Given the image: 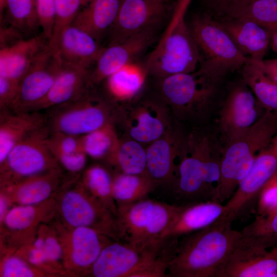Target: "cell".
Returning a JSON list of instances; mask_svg holds the SVG:
<instances>
[{"instance_id":"obj_1","label":"cell","mask_w":277,"mask_h":277,"mask_svg":"<svg viewBox=\"0 0 277 277\" xmlns=\"http://www.w3.org/2000/svg\"><path fill=\"white\" fill-rule=\"evenodd\" d=\"M223 216L212 224L180 237L168 277H220L242 237Z\"/></svg>"},{"instance_id":"obj_2","label":"cell","mask_w":277,"mask_h":277,"mask_svg":"<svg viewBox=\"0 0 277 277\" xmlns=\"http://www.w3.org/2000/svg\"><path fill=\"white\" fill-rule=\"evenodd\" d=\"M221 155L208 135L193 131L183 136L176 160L173 190L182 205L216 202Z\"/></svg>"},{"instance_id":"obj_3","label":"cell","mask_w":277,"mask_h":277,"mask_svg":"<svg viewBox=\"0 0 277 277\" xmlns=\"http://www.w3.org/2000/svg\"><path fill=\"white\" fill-rule=\"evenodd\" d=\"M277 132V111L266 110L243 135L227 143L221 153L216 202L223 204L234 194L259 152Z\"/></svg>"},{"instance_id":"obj_4","label":"cell","mask_w":277,"mask_h":277,"mask_svg":"<svg viewBox=\"0 0 277 277\" xmlns=\"http://www.w3.org/2000/svg\"><path fill=\"white\" fill-rule=\"evenodd\" d=\"M159 97L180 120H199L208 113L220 83L203 67L159 79Z\"/></svg>"},{"instance_id":"obj_5","label":"cell","mask_w":277,"mask_h":277,"mask_svg":"<svg viewBox=\"0 0 277 277\" xmlns=\"http://www.w3.org/2000/svg\"><path fill=\"white\" fill-rule=\"evenodd\" d=\"M165 242L159 240L143 247L127 242L106 245L93 264L96 277H155L166 267Z\"/></svg>"},{"instance_id":"obj_6","label":"cell","mask_w":277,"mask_h":277,"mask_svg":"<svg viewBox=\"0 0 277 277\" xmlns=\"http://www.w3.org/2000/svg\"><path fill=\"white\" fill-rule=\"evenodd\" d=\"M183 208L146 198L118 205L117 218L123 240L138 247L159 240Z\"/></svg>"},{"instance_id":"obj_7","label":"cell","mask_w":277,"mask_h":277,"mask_svg":"<svg viewBox=\"0 0 277 277\" xmlns=\"http://www.w3.org/2000/svg\"><path fill=\"white\" fill-rule=\"evenodd\" d=\"M189 27L201 54L200 65L220 82L231 72L241 70L248 60L208 13L194 16Z\"/></svg>"},{"instance_id":"obj_8","label":"cell","mask_w":277,"mask_h":277,"mask_svg":"<svg viewBox=\"0 0 277 277\" xmlns=\"http://www.w3.org/2000/svg\"><path fill=\"white\" fill-rule=\"evenodd\" d=\"M47 116L51 132L81 136L116 121L118 106L87 92L70 102L52 108Z\"/></svg>"},{"instance_id":"obj_9","label":"cell","mask_w":277,"mask_h":277,"mask_svg":"<svg viewBox=\"0 0 277 277\" xmlns=\"http://www.w3.org/2000/svg\"><path fill=\"white\" fill-rule=\"evenodd\" d=\"M199 49L185 18L165 32L151 52L146 66L158 79L196 71L201 63Z\"/></svg>"},{"instance_id":"obj_10","label":"cell","mask_w":277,"mask_h":277,"mask_svg":"<svg viewBox=\"0 0 277 277\" xmlns=\"http://www.w3.org/2000/svg\"><path fill=\"white\" fill-rule=\"evenodd\" d=\"M277 179V132L259 152L248 173L224 205V214L232 223L249 218L257 208L265 189Z\"/></svg>"},{"instance_id":"obj_11","label":"cell","mask_w":277,"mask_h":277,"mask_svg":"<svg viewBox=\"0 0 277 277\" xmlns=\"http://www.w3.org/2000/svg\"><path fill=\"white\" fill-rule=\"evenodd\" d=\"M171 115L168 106L159 97L118 106L116 121L121 123L126 136L149 145L172 127Z\"/></svg>"},{"instance_id":"obj_12","label":"cell","mask_w":277,"mask_h":277,"mask_svg":"<svg viewBox=\"0 0 277 277\" xmlns=\"http://www.w3.org/2000/svg\"><path fill=\"white\" fill-rule=\"evenodd\" d=\"M171 0H122L116 21L109 32L108 44L154 31L173 12Z\"/></svg>"},{"instance_id":"obj_13","label":"cell","mask_w":277,"mask_h":277,"mask_svg":"<svg viewBox=\"0 0 277 277\" xmlns=\"http://www.w3.org/2000/svg\"><path fill=\"white\" fill-rule=\"evenodd\" d=\"M242 80L228 90L220 109L218 126L227 143L245 133L266 112Z\"/></svg>"},{"instance_id":"obj_14","label":"cell","mask_w":277,"mask_h":277,"mask_svg":"<svg viewBox=\"0 0 277 277\" xmlns=\"http://www.w3.org/2000/svg\"><path fill=\"white\" fill-rule=\"evenodd\" d=\"M62 65L48 44L21 79L17 96L9 110L17 112L34 111L50 91Z\"/></svg>"},{"instance_id":"obj_15","label":"cell","mask_w":277,"mask_h":277,"mask_svg":"<svg viewBox=\"0 0 277 277\" xmlns=\"http://www.w3.org/2000/svg\"><path fill=\"white\" fill-rule=\"evenodd\" d=\"M50 132L47 125L32 132L11 149L1 164L20 177H30L48 169L56 161L47 143Z\"/></svg>"},{"instance_id":"obj_16","label":"cell","mask_w":277,"mask_h":277,"mask_svg":"<svg viewBox=\"0 0 277 277\" xmlns=\"http://www.w3.org/2000/svg\"><path fill=\"white\" fill-rule=\"evenodd\" d=\"M155 31H149L103 47L89 71L91 85L97 84L136 58L152 43Z\"/></svg>"},{"instance_id":"obj_17","label":"cell","mask_w":277,"mask_h":277,"mask_svg":"<svg viewBox=\"0 0 277 277\" xmlns=\"http://www.w3.org/2000/svg\"><path fill=\"white\" fill-rule=\"evenodd\" d=\"M220 277H277V246L268 250L241 239Z\"/></svg>"},{"instance_id":"obj_18","label":"cell","mask_w":277,"mask_h":277,"mask_svg":"<svg viewBox=\"0 0 277 277\" xmlns=\"http://www.w3.org/2000/svg\"><path fill=\"white\" fill-rule=\"evenodd\" d=\"M49 45L62 63L89 71L103 48L92 35L72 24L49 42Z\"/></svg>"},{"instance_id":"obj_19","label":"cell","mask_w":277,"mask_h":277,"mask_svg":"<svg viewBox=\"0 0 277 277\" xmlns=\"http://www.w3.org/2000/svg\"><path fill=\"white\" fill-rule=\"evenodd\" d=\"M182 137L183 135L172 127L146 148L147 173L155 187L168 185L173 189L176 160Z\"/></svg>"},{"instance_id":"obj_20","label":"cell","mask_w":277,"mask_h":277,"mask_svg":"<svg viewBox=\"0 0 277 277\" xmlns=\"http://www.w3.org/2000/svg\"><path fill=\"white\" fill-rule=\"evenodd\" d=\"M211 16L226 31L245 57L255 61L264 60L270 46V33L268 29L248 19Z\"/></svg>"},{"instance_id":"obj_21","label":"cell","mask_w":277,"mask_h":277,"mask_svg":"<svg viewBox=\"0 0 277 277\" xmlns=\"http://www.w3.org/2000/svg\"><path fill=\"white\" fill-rule=\"evenodd\" d=\"M48 44L42 33L1 47L0 76L20 81Z\"/></svg>"},{"instance_id":"obj_22","label":"cell","mask_w":277,"mask_h":277,"mask_svg":"<svg viewBox=\"0 0 277 277\" xmlns=\"http://www.w3.org/2000/svg\"><path fill=\"white\" fill-rule=\"evenodd\" d=\"M90 85L89 70L62 63L50 91L34 111L50 109L75 100L88 92Z\"/></svg>"},{"instance_id":"obj_23","label":"cell","mask_w":277,"mask_h":277,"mask_svg":"<svg viewBox=\"0 0 277 277\" xmlns=\"http://www.w3.org/2000/svg\"><path fill=\"white\" fill-rule=\"evenodd\" d=\"M47 125V116L37 111L14 112L1 110L0 163L11 149L27 135Z\"/></svg>"},{"instance_id":"obj_24","label":"cell","mask_w":277,"mask_h":277,"mask_svg":"<svg viewBox=\"0 0 277 277\" xmlns=\"http://www.w3.org/2000/svg\"><path fill=\"white\" fill-rule=\"evenodd\" d=\"M224 214V205L217 202L186 204L161 238L179 239L212 224Z\"/></svg>"},{"instance_id":"obj_25","label":"cell","mask_w":277,"mask_h":277,"mask_svg":"<svg viewBox=\"0 0 277 277\" xmlns=\"http://www.w3.org/2000/svg\"><path fill=\"white\" fill-rule=\"evenodd\" d=\"M149 74L146 65L132 62L104 81L108 100L114 104H127L134 101L142 90Z\"/></svg>"},{"instance_id":"obj_26","label":"cell","mask_w":277,"mask_h":277,"mask_svg":"<svg viewBox=\"0 0 277 277\" xmlns=\"http://www.w3.org/2000/svg\"><path fill=\"white\" fill-rule=\"evenodd\" d=\"M122 0H89L72 24L88 32L98 41L113 26Z\"/></svg>"},{"instance_id":"obj_27","label":"cell","mask_w":277,"mask_h":277,"mask_svg":"<svg viewBox=\"0 0 277 277\" xmlns=\"http://www.w3.org/2000/svg\"><path fill=\"white\" fill-rule=\"evenodd\" d=\"M262 61L248 58L240 70L243 80L265 110L277 111V83L266 72Z\"/></svg>"},{"instance_id":"obj_28","label":"cell","mask_w":277,"mask_h":277,"mask_svg":"<svg viewBox=\"0 0 277 277\" xmlns=\"http://www.w3.org/2000/svg\"><path fill=\"white\" fill-rule=\"evenodd\" d=\"M240 231L245 243L265 249L277 246V205L257 214L255 220Z\"/></svg>"},{"instance_id":"obj_29","label":"cell","mask_w":277,"mask_h":277,"mask_svg":"<svg viewBox=\"0 0 277 277\" xmlns=\"http://www.w3.org/2000/svg\"><path fill=\"white\" fill-rule=\"evenodd\" d=\"M155 187L147 174H131L119 171L113 177L112 194L118 205L144 199Z\"/></svg>"},{"instance_id":"obj_30","label":"cell","mask_w":277,"mask_h":277,"mask_svg":"<svg viewBox=\"0 0 277 277\" xmlns=\"http://www.w3.org/2000/svg\"><path fill=\"white\" fill-rule=\"evenodd\" d=\"M109 161L115 165L120 172L131 174H147L146 148L143 144L127 136L120 139L115 152Z\"/></svg>"},{"instance_id":"obj_31","label":"cell","mask_w":277,"mask_h":277,"mask_svg":"<svg viewBox=\"0 0 277 277\" xmlns=\"http://www.w3.org/2000/svg\"><path fill=\"white\" fill-rule=\"evenodd\" d=\"M120 141L114 123L80 136L82 150L87 156L96 160L106 159L109 161Z\"/></svg>"},{"instance_id":"obj_32","label":"cell","mask_w":277,"mask_h":277,"mask_svg":"<svg viewBox=\"0 0 277 277\" xmlns=\"http://www.w3.org/2000/svg\"><path fill=\"white\" fill-rule=\"evenodd\" d=\"M73 262L81 267L93 266L103 246L98 232L88 227H76L72 238Z\"/></svg>"},{"instance_id":"obj_33","label":"cell","mask_w":277,"mask_h":277,"mask_svg":"<svg viewBox=\"0 0 277 277\" xmlns=\"http://www.w3.org/2000/svg\"><path fill=\"white\" fill-rule=\"evenodd\" d=\"M4 13L9 25L22 34L32 33L40 27L36 0H7Z\"/></svg>"},{"instance_id":"obj_34","label":"cell","mask_w":277,"mask_h":277,"mask_svg":"<svg viewBox=\"0 0 277 277\" xmlns=\"http://www.w3.org/2000/svg\"><path fill=\"white\" fill-rule=\"evenodd\" d=\"M85 182L91 192L111 208L117 216V209L113 205V178L107 170L100 165L92 166L86 172Z\"/></svg>"},{"instance_id":"obj_35","label":"cell","mask_w":277,"mask_h":277,"mask_svg":"<svg viewBox=\"0 0 277 277\" xmlns=\"http://www.w3.org/2000/svg\"><path fill=\"white\" fill-rule=\"evenodd\" d=\"M52 187L50 177H35L19 187L17 191L18 200L25 205L38 203L49 196Z\"/></svg>"},{"instance_id":"obj_36","label":"cell","mask_w":277,"mask_h":277,"mask_svg":"<svg viewBox=\"0 0 277 277\" xmlns=\"http://www.w3.org/2000/svg\"><path fill=\"white\" fill-rule=\"evenodd\" d=\"M85 5L84 0H55L53 27L49 42L54 41L64 28L72 24Z\"/></svg>"},{"instance_id":"obj_37","label":"cell","mask_w":277,"mask_h":277,"mask_svg":"<svg viewBox=\"0 0 277 277\" xmlns=\"http://www.w3.org/2000/svg\"><path fill=\"white\" fill-rule=\"evenodd\" d=\"M47 143L52 153H73L82 151L80 136L59 132H50Z\"/></svg>"},{"instance_id":"obj_38","label":"cell","mask_w":277,"mask_h":277,"mask_svg":"<svg viewBox=\"0 0 277 277\" xmlns=\"http://www.w3.org/2000/svg\"><path fill=\"white\" fill-rule=\"evenodd\" d=\"M35 215L34 209L30 205L15 207L6 214L5 223L11 229H23L32 224Z\"/></svg>"},{"instance_id":"obj_39","label":"cell","mask_w":277,"mask_h":277,"mask_svg":"<svg viewBox=\"0 0 277 277\" xmlns=\"http://www.w3.org/2000/svg\"><path fill=\"white\" fill-rule=\"evenodd\" d=\"M55 2V0H36L40 28L48 41L53 30Z\"/></svg>"},{"instance_id":"obj_40","label":"cell","mask_w":277,"mask_h":277,"mask_svg":"<svg viewBox=\"0 0 277 277\" xmlns=\"http://www.w3.org/2000/svg\"><path fill=\"white\" fill-rule=\"evenodd\" d=\"M19 81L0 76L1 110L9 109L17 95Z\"/></svg>"},{"instance_id":"obj_41","label":"cell","mask_w":277,"mask_h":277,"mask_svg":"<svg viewBox=\"0 0 277 277\" xmlns=\"http://www.w3.org/2000/svg\"><path fill=\"white\" fill-rule=\"evenodd\" d=\"M56 161H58L67 170L76 172L86 165L87 156L83 151L73 153H52Z\"/></svg>"},{"instance_id":"obj_42","label":"cell","mask_w":277,"mask_h":277,"mask_svg":"<svg viewBox=\"0 0 277 277\" xmlns=\"http://www.w3.org/2000/svg\"><path fill=\"white\" fill-rule=\"evenodd\" d=\"M4 277H31L34 274L30 268L22 260L17 258H10L5 262L2 271Z\"/></svg>"},{"instance_id":"obj_43","label":"cell","mask_w":277,"mask_h":277,"mask_svg":"<svg viewBox=\"0 0 277 277\" xmlns=\"http://www.w3.org/2000/svg\"><path fill=\"white\" fill-rule=\"evenodd\" d=\"M192 0H176L168 25L164 32L171 30L180 21L185 18L186 11Z\"/></svg>"},{"instance_id":"obj_44","label":"cell","mask_w":277,"mask_h":277,"mask_svg":"<svg viewBox=\"0 0 277 277\" xmlns=\"http://www.w3.org/2000/svg\"><path fill=\"white\" fill-rule=\"evenodd\" d=\"M44 249L48 260L55 261L59 259L62 255L61 247L57 240L53 238H48L45 241Z\"/></svg>"},{"instance_id":"obj_45","label":"cell","mask_w":277,"mask_h":277,"mask_svg":"<svg viewBox=\"0 0 277 277\" xmlns=\"http://www.w3.org/2000/svg\"><path fill=\"white\" fill-rule=\"evenodd\" d=\"M29 260L31 263L35 265L40 264L47 261L44 247L42 248H34L32 249L29 254Z\"/></svg>"},{"instance_id":"obj_46","label":"cell","mask_w":277,"mask_h":277,"mask_svg":"<svg viewBox=\"0 0 277 277\" xmlns=\"http://www.w3.org/2000/svg\"><path fill=\"white\" fill-rule=\"evenodd\" d=\"M262 62L266 72L277 83V58L263 60Z\"/></svg>"},{"instance_id":"obj_47","label":"cell","mask_w":277,"mask_h":277,"mask_svg":"<svg viewBox=\"0 0 277 277\" xmlns=\"http://www.w3.org/2000/svg\"><path fill=\"white\" fill-rule=\"evenodd\" d=\"M270 33V46L273 51L277 54V30L269 31Z\"/></svg>"},{"instance_id":"obj_48","label":"cell","mask_w":277,"mask_h":277,"mask_svg":"<svg viewBox=\"0 0 277 277\" xmlns=\"http://www.w3.org/2000/svg\"><path fill=\"white\" fill-rule=\"evenodd\" d=\"M7 209V203L6 200L2 197L0 200V217L1 219L4 216Z\"/></svg>"},{"instance_id":"obj_49","label":"cell","mask_w":277,"mask_h":277,"mask_svg":"<svg viewBox=\"0 0 277 277\" xmlns=\"http://www.w3.org/2000/svg\"><path fill=\"white\" fill-rule=\"evenodd\" d=\"M45 241L42 239H38L34 243V248H42L44 247Z\"/></svg>"},{"instance_id":"obj_50","label":"cell","mask_w":277,"mask_h":277,"mask_svg":"<svg viewBox=\"0 0 277 277\" xmlns=\"http://www.w3.org/2000/svg\"><path fill=\"white\" fill-rule=\"evenodd\" d=\"M7 0H0V16L1 18L3 16L6 5Z\"/></svg>"},{"instance_id":"obj_51","label":"cell","mask_w":277,"mask_h":277,"mask_svg":"<svg viewBox=\"0 0 277 277\" xmlns=\"http://www.w3.org/2000/svg\"><path fill=\"white\" fill-rule=\"evenodd\" d=\"M84 1H85V5H86L89 0H84Z\"/></svg>"}]
</instances>
